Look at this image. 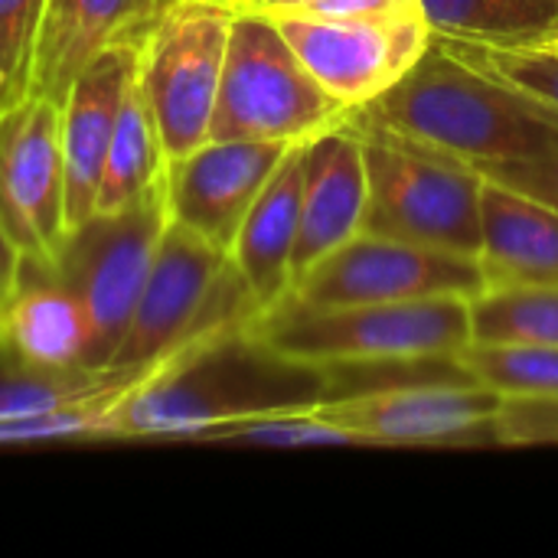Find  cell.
Instances as JSON below:
<instances>
[{
  "label": "cell",
  "instance_id": "6da1fadb",
  "mask_svg": "<svg viewBox=\"0 0 558 558\" xmlns=\"http://www.w3.org/2000/svg\"><path fill=\"white\" fill-rule=\"evenodd\" d=\"M330 399L324 366L268 350L248 327L222 330L180 350L111 418L108 441H199L209 428L268 415L311 412Z\"/></svg>",
  "mask_w": 558,
  "mask_h": 558
},
{
  "label": "cell",
  "instance_id": "7a4b0ae2",
  "mask_svg": "<svg viewBox=\"0 0 558 558\" xmlns=\"http://www.w3.org/2000/svg\"><path fill=\"white\" fill-rule=\"evenodd\" d=\"M363 111L481 173L558 157L556 108L454 56L441 39Z\"/></svg>",
  "mask_w": 558,
  "mask_h": 558
},
{
  "label": "cell",
  "instance_id": "3957f363",
  "mask_svg": "<svg viewBox=\"0 0 558 558\" xmlns=\"http://www.w3.org/2000/svg\"><path fill=\"white\" fill-rule=\"evenodd\" d=\"M363 141L369 203L363 232L458 255H481L484 173L425 141L405 137L369 111H350Z\"/></svg>",
  "mask_w": 558,
  "mask_h": 558
},
{
  "label": "cell",
  "instance_id": "277c9868",
  "mask_svg": "<svg viewBox=\"0 0 558 558\" xmlns=\"http://www.w3.org/2000/svg\"><path fill=\"white\" fill-rule=\"evenodd\" d=\"M248 330L275 353L311 366H360L454 356L471 343L468 298L311 307L291 294Z\"/></svg>",
  "mask_w": 558,
  "mask_h": 558
},
{
  "label": "cell",
  "instance_id": "5b68a950",
  "mask_svg": "<svg viewBox=\"0 0 558 558\" xmlns=\"http://www.w3.org/2000/svg\"><path fill=\"white\" fill-rule=\"evenodd\" d=\"M347 114L350 108L311 75L271 13L239 3L209 141L304 144Z\"/></svg>",
  "mask_w": 558,
  "mask_h": 558
},
{
  "label": "cell",
  "instance_id": "8992f818",
  "mask_svg": "<svg viewBox=\"0 0 558 558\" xmlns=\"http://www.w3.org/2000/svg\"><path fill=\"white\" fill-rule=\"evenodd\" d=\"M255 317L258 304L229 252L170 219L111 366L173 356L222 330L248 327Z\"/></svg>",
  "mask_w": 558,
  "mask_h": 558
},
{
  "label": "cell",
  "instance_id": "52a82bcc",
  "mask_svg": "<svg viewBox=\"0 0 558 558\" xmlns=\"http://www.w3.org/2000/svg\"><path fill=\"white\" fill-rule=\"evenodd\" d=\"M235 10L232 0H170L141 46L137 85L167 163L209 141Z\"/></svg>",
  "mask_w": 558,
  "mask_h": 558
},
{
  "label": "cell",
  "instance_id": "ba28073f",
  "mask_svg": "<svg viewBox=\"0 0 558 558\" xmlns=\"http://www.w3.org/2000/svg\"><path fill=\"white\" fill-rule=\"evenodd\" d=\"M170 226L167 180L114 216L72 229L56 275L78 294L88 317V366H111L147 284L163 229Z\"/></svg>",
  "mask_w": 558,
  "mask_h": 558
},
{
  "label": "cell",
  "instance_id": "9c48e42d",
  "mask_svg": "<svg viewBox=\"0 0 558 558\" xmlns=\"http://www.w3.org/2000/svg\"><path fill=\"white\" fill-rule=\"evenodd\" d=\"M487 288L474 255H458L405 239L360 232L337 252L320 258L291 298L311 307L340 304H392L428 298H474Z\"/></svg>",
  "mask_w": 558,
  "mask_h": 558
},
{
  "label": "cell",
  "instance_id": "30bf717a",
  "mask_svg": "<svg viewBox=\"0 0 558 558\" xmlns=\"http://www.w3.org/2000/svg\"><path fill=\"white\" fill-rule=\"evenodd\" d=\"M0 222L26 265L56 271L69 239L62 108L43 95L0 114Z\"/></svg>",
  "mask_w": 558,
  "mask_h": 558
},
{
  "label": "cell",
  "instance_id": "8fae6325",
  "mask_svg": "<svg viewBox=\"0 0 558 558\" xmlns=\"http://www.w3.org/2000/svg\"><path fill=\"white\" fill-rule=\"evenodd\" d=\"M311 75L350 111L392 88L435 43L422 10L389 20H330L268 10Z\"/></svg>",
  "mask_w": 558,
  "mask_h": 558
},
{
  "label": "cell",
  "instance_id": "7c38bea8",
  "mask_svg": "<svg viewBox=\"0 0 558 558\" xmlns=\"http://www.w3.org/2000/svg\"><path fill=\"white\" fill-rule=\"evenodd\" d=\"M500 409L504 396L474 379H418L317 405L366 448L497 445Z\"/></svg>",
  "mask_w": 558,
  "mask_h": 558
},
{
  "label": "cell",
  "instance_id": "4fadbf2b",
  "mask_svg": "<svg viewBox=\"0 0 558 558\" xmlns=\"http://www.w3.org/2000/svg\"><path fill=\"white\" fill-rule=\"evenodd\" d=\"M294 144L281 141H206L167 163L170 219L229 252L252 203Z\"/></svg>",
  "mask_w": 558,
  "mask_h": 558
},
{
  "label": "cell",
  "instance_id": "5bb4252c",
  "mask_svg": "<svg viewBox=\"0 0 558 558\" xmlns=\"http://www.w3.org/2000/svg\"><path fill=\"white\" fill-rule=\"evenodd\" d=\"M369 203L366 157L356 128L347 121L304 141L301 229L294 242V284L330 252L363 232ZM291 284V288H294Z\"/></svg>",
  "mask_w": 558,
  "mask_h": 558
},
{
  "label": "cell",
  "instance_id": "9a60e30c",
  "mask_svg": "<svg viewBox=\"0 0 558 558\" xmlns=\"http://www.w3.org/2000/svg\"><path fill=\"white\" fill-rule=\"evenodd\" d=\"M141 46H114L95 56L62 98V163L69 232L95 216L105 157L118 124L124 92L137 72Z\"/></svg>",
  "mask_w": 558,
  "mask_h": 558
},
{
  "label": "cell",
  "instance_id": "2e32d148",
  "mask_svg": "<svg viewBox=\"0 0 558 558\" xmlns=\"http://www.w3.org/2000/svg\"><path fill=\"white\" fill-rule=\"evenodd\" d=\"M170 0H46L33 95L56 105L69 95L75 75L105 49L144 46Z\"/></svg>",
  "mask_w": 558,
  "mask_h": 558
},
{
  "label": "cell",
  "instance_id": "e0dca14e",
  "mask_svg": "<svg viewBox=\"0 0 558 558\" xmlns=\"http://www.w3.org/2000/svg\"><path fill=\"white\" fill-rule=\"evenodd\" d=\"M0 353L36 369L88 366V317L78 294L49 268L23 265L0 304Z\"/></svg>",
  "mask_w": 558,
  "mask_h": 558
},
{
  "label": "cell",
  "instance_id": "ac0fdd59",
  "mask_svg": "<svg viewBox=\"0 0 558 558\" xmlns=\"http://www.w3.org/2000/svg\"><path fill=\"white\" fill-rule=\"evenodd\" d=\"M301 193H304V144H294L258 199L252 203L229 258L248 284L258 314L271 311L291 294V262L301 229Z\"/></svg>",
  "mask_w": 558,
  "mask_h": 558
},
{
  "label": "cell",
  "instance_id": "d6986e66",
  "mask_svg": "<svg viewBox=\"0 0 558 558\" xmlns=\"http://www.w3.org/2000/svg\"><path fill=\"white\" fill-rule=\"evenodd\" d=\"M477 262L484 268L487 288H558V206L484 177Z\"/></svg>",
  "mask_w": 558,
  "mask_h": 558
},
{
  "label": "cell",
  "instance_id": "ffe728a7",
  "mask_svg": "<svg viewBox=\"0 0 558 558\" xmlns=\"http://www.w3.org/2000/svg\"><path fill=\"white\" fill-rule=\"evenodd\" d=\"M186 350V347H183ZM177 356V353H173ZM173 356L134 366H75V369H36L0 353V422L85 405L105 396H124L147 386L167 369Z\"/></svg>",
  "mask_w": 558,
  "mask_h": 558
},
{
  "label": "cell",
  "instance_id": "44dd1931",
  "mask_svg": "<svg viewBox=\"0 0 558 558\" xmlns=\"http://www.w3.org/2000/svg\"><path fill=\"white\" fill-rule=\"evenodd\" d=\"M167 180V154L147 98L137 85V72L124 92L111 147L105 157V173L95 199V216H114L141 203L150 190Z\"/></svg>",
  "mask_w": 558,
  "mask_h": 558
},
{
  "label": "cell",
  "instance_id": "7402d4cb",
  "mask_svg": "<svg viewBox=\"0 0 558 558\" xmlns=\"http://www.w3.org/2000/svg\"><path fill=\"white\" fill-rule=\"evenodd\" d=\"M438 39L520 46L549 39L558 26V0H418Z\"/></svg>",
  "mask_w": 558,
  "mask_h": 558
},
{
  "label": "cell",
  "instance_id": "603a6c76",
  "mask_svg": "<svg viewBox=\"0 0 558 558\" xmlns=\"http://www.w3.org/2000/svg\"><path fill=\"white\" fill-rule=\"evenodd\" d=\"M471 343H543L558 347L556 284L484 288L468 301Z\"/></svg>",
  "mask_w": 558,
  "mask_h": 558
},
{
  "label": "cell",
  "instance_id": "cb8c5ba5",
  "mask_svg": "<svg viewBox=\"0 0 558 558\" xmlns=\"http://www.w3.org/2000/svg\"><path fill=\"white\" fill-rule=\"evenodd\" d=\"M454 360L474 383L504 399H558V347L468 343Z\"/></svg>",
  "mask_w": 558,
  "mask_h": 558
},
{
  "label": "cell",
  "instance_id": "d4e9b609",
  "mask_svg": "<svg viewBox=\"0 0 558 558\" xmlns=\"http://www.w3.org/2000/svg\"><path fill=\"white\" fill-rule=\"evenodd\" d=\"M441 43L454 56L530 92L533 98L546 101L558 111V36L539 43H520V46H484V43H461V39H441Z\"/></svg>",
  "mask_w": 558,
  "mask_h": 558
},
{
  "label": "cell",
  "instance_id": "484cf974",
  "mask_svg": "<svg viewBox=\"0 0 558 558\" xmlns=\"http://www.w3.org/2000/svg\"><path fill=\"white\" fill-rule=\"evenodd\" d=\"M203 445H262V448H311V445H363L353 432L333 425L317 409L311 412H268L209 428ZM366 448V445H363Z\"/></svg>",
  "mask_w": 558,
  "mask_h": 558
},
{
  "label": "cell",
  "instance_id": "4316f807",
  "mask_svg": "<svg viewBox=\"0 0 558 558\" xmlns=\"http://www.w3.org/2000/svg\"><path fill=\"white\" fill-rule=\"evenodd\" d=\"M46 0H0V114L33 95Z\"/></svg>",
  "mask_w": 558,
  "mask_h": 558
},
{
  "label": "cell",
  "instance_id": "83f0119b",
  "mask_svg": "<svg viewBox=\"0 0 558 558\" xmlns=\"http://www.w3.org/2000/svg\"><path fill=\"white\" fill-rule=\"evenodd\" d=\"M497 445H558V399H504Z\"/></svg>",
  "mask_w": 558,
  "mask_h": 558
},
{
  "label": "cell",
  "instance_id": "f1b7e54d",
  "mask_svg": "<svg viewBox=\"0 0 558 558\" xmlns=\"http://www.w3.org/2000/svg\"><path fill=\"white\" fill-rule=\"evenodd\" d=\"M311 16H330V20H389L402 13L422 10L418 0H304L298 7H288Z\"/></svg>",
  "mask_w": 558,
  "mask_h": 558
},
{
  "label": "cell",
  "instance_id": "f546056e",
  "mask_svg": "<svg viewBox=\"0 0 558 558\" xmlns=\"http://www.w3.org/2000/svg\"><path fill=\"white\" fill-rule=\"evenodd\" d=\"M484 177L500 180L520 193H530L549 206H558V157L539 160V163H517V167H494L484 170Z\"/></svg>",
  "mask_w": 558,
  "mask_h": 558
},
{
  "label": "cell",
  "instance_id": "4dcf8cb0",
  "mask_svg": "<svg viewBox=\"0 0 558 558\" xmlns=\"http://www.w3.org/2000/svg\"><path fill=\"white\" fill-rule=\"evenodd\" d=\"M23 255H20V248L13 245V239H10V232L3 229V222H0V304L13 294V288L20 284V278H23Z\"/></svg>",
  "mask_w": 558,
  "mask_h": 558
},
{
  "label": "cell",
  "instance_id": "1f68e13d",
  "mask_svg": "<svg viewBox=\"0 0 558 558\" xmlns=\"http://www.w3.org/2000/svg\"><path fill=\"white\" fill-rule=\"evenodd\" d=\"M245 3L258 10H284V7H294L298 0H245Z\"/></svg>",
  "mask_w": 558,
  "mask_h": 558
},
{
  "label": "cell",
  "instance_id": "d6a6232c",
  "mask_svg": "<svg viewBox=\"0 0 558 558\" xmlns=\"http://www.w3.org/2000/svg\"><path fill=\"white\" fill-rule=\"evenodd\" d=\"M298 3H304V0H298ZM298 3H294V7H298ZM284 10H288V7H284Z\"/></svg>",
  "mask_w": 558,
  "mask_h": 558
},
{
  "label": "cell",
  "instance_id": "836d02e7",
  "mask_svg": "<svg viewBox=\"0 0 558 558\" xmlns=\"http://www.w3.org/2000/svg\"><path fill=\"white\" fill-rule=\"evenodd\" d=\"M232 3H245V0H232Z\"/></svg>",
  "mask_w": 558,
  "mask_h": 558
},
{
  "label": "cell",
  "instance_id": "e575fe53",
  "mask_svg": "<svg viewBox=\"0 0 558 558\" xmlns=\"http://www.w3.org/2000/svg\"><path fill=\"white\" fill-rule=\"evenodd\" d=\"M553 36H558V26H556V33H553Z\"/></svg>",
  "mask_w": 558,
  "mask_h": 558
}]
</instances>
